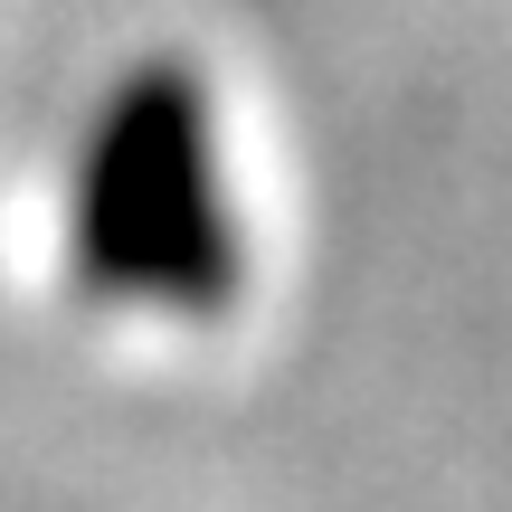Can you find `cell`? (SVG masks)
Listing matches in <instances>:
<instances>
[{"label": "cell", "instance_id": "obj_1", "mask_svg": "<svg viewBox=\"0 0 512 512\" xmlns=\"http://www.w3.org/2000/svg\"><path fill=\"white\" fill-rule=\"evenodd\" d=\"M76 285L124 313L200 323L238 294V209L209 162V124L181 86H133L86 152V190L67 219Z\"/></svg>", "mask_w": 512, "mask_h": 512}]
</instances>
